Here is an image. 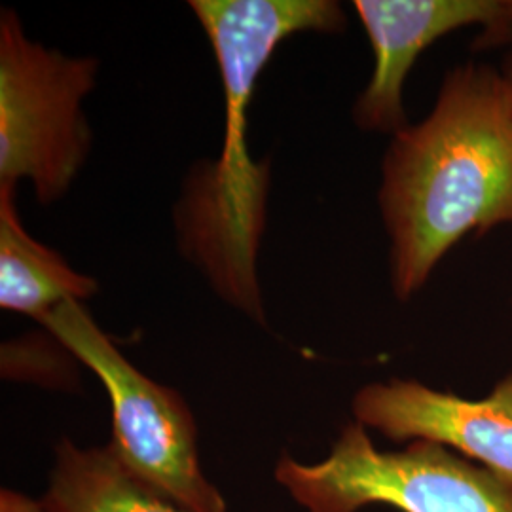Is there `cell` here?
<instances>
[{
	"mask_svg": "<svg viewBox=\"0 0 512 512\" xmlns=\"http://www.w3.org/2000/svg\"><path fill=\"white\" fill-rule=\"evenodd\" d=\"M389 283L410 300L469 236L512 224V95L501 71H448L435 107L391 137L378 192Z\"/></svg>",
	"mask_w": 512,
	"mask_h": 512,
	"instance_id": "cell-1",
	"label": "cell"
},
{
	"mask_svg": "<svg viewBox=\"0 0 512 512\" xmlns=\"http://www.w3.org/2000/svg\"><path fill=\"white\" fill-rule=\"evenodd\" d=\"M219 63L224 143L219 160L200 165L175 207L188 256L234 308L264 323L256 256L266 230L270 162L247 150V110L256 80L275 50L296 33H342L348 18L334 0H192Z\"/></svg>",
	"mask_w": 512,
	"mask_h": 512,
	"instance_id": "cell-2",
	"label": "cell"
},
{
	"mask_svg": "<svg viewBox=\"0 0 512 512\" xmlns=\"http://www.w3.org/2000/svg\"><path fill=\"white\" fill-rule=\"evenodd\" d=\"M275 478L308 512H512V482L431 440L382 452L365 425L349 423L329 458L302 465L285 456Z\"/></svg>",
	"mask_w": 512,
	"mask_h": 512,
	"instance_id": "cell-3",
	"label": "cell"
},
{
	"mask_svg": "<svg viewBox=\"0 0 512 512\" xmlns=\"http://www.w3.org/2000/svg\"><path fill=\"white\" fill-rule=\"evenodd\" d=\"M99 61L48 50L25 35L16 12L0 14V184L33 183L38 202L63 198L92 148L82 110Z\"/></svg>",
	"mask_w": 512,
	"mask_h": 512,
	"instance_id": "cell-4",
	"label": "cell"
},
{
	"mask_svg": "<svg viewBox=\"0 0 512 512\" xmlns=\"http://www.w3.org/2000/svg\"><path fill=\"white\" fill-rule=\"evenodd\" d=\"M38 323L105 385L110 448L129 471L184 511L226 512L219 490L202 473L198 431L183 397L131 365L82 302H65Z\"/></svg>",
	"mask_w": 512,
	"mask_h": 512,
	"instance_id": "cell-5",
	"label": "cell"
},
{
	"mask_svg": "<svg viewBox=\"0 0 512 512\" xmlns=\"http://www.w3.org/2000/svg\"><path fill=\"white\" fill-rule=\"evenodd\" d=\"M374 69L353 107L363 131L395 135L408 126L404 84L420 55L440 38L480 27L476 48L512 42V0H355Z\"/></svg>",
	"mask_w": 512,
	"mask_h": 512,
	"instance_id": "cell-6",
	"label": "cell"
},
{
	"mask_svg": "<svg viewBox=\"0 0 512 512\" xmlns=\"http://www.w3.org/2000/svg\"><path fill=\"white\" fill-rule=\"evenodd\" d=\"M353 416L395 442H439L512 482V372L484 399L416 380L368 384L353 399Z\"/></svg>",
	"mask_w": 512,
	"mask_h": 512,
	"instance_id": "cell-7",
	"label": "cell"
},
{
	"mask_svg": "<svg viewBox=\"0 0 512 512\" xmlns=\"http://www.w3.org/2000/svg\"><path fill=\"white\" fill-rule=\"evenodd\" d=\"M16 184H0V306L40 321L65 302H84L99 283L78 274L54 249L29 236L14 202Z\"/></svg>",
	"mask_w": 512,
	"mask_h": 512,
	"instance_id": "cell-8",
	"label": "cell"
},
{
	"mask_svg": "<svg viewBox=\"0 0 512 512\" xmlns=\"http://www.w3.org/2000/svg\"><path fill=\"white\" fill-rule=\"evenodd\" d=\"M46 512H188L158 494L107 448L80 450L63 440L55 452Z\"/></svg>",
	"mask_w": 512,
	"mask_h": 512,
	"instance_id": "cell-9",
	"label": "cell"
},
{
	"mask_svg": "<svg viewBox=\"0 0 512 512\" xmlns=\"http://www.w3.org/2000/svg\"><path fill=\"white\" fill-rule=\"evenodd\" d=\"M0 512H46V509L44 503H37L27 495L4 490L0 495Z\"/></svg>",
	"mask_w": 512,
	"mask_h": 512,
	"instance_id": "cell-10",
	"label": "cell"
},
{
	"mask_svg": "<svg viewBox=\"0 0 512 512\" xmlns=\"http://www.w3.org/2000/svg\"><path fill=\"white\" fill-rule=\"evenodd\" d=\"M499 71L503 74V78H505V82H507V86H509V90H511L512 95V52L505 57L503 69H499Z\"/></svg>",
	"mask_w": 512,
	"mask_h": 512,
	"instance_id": "cell-11",
	"label": "cell"
}]
</instances>
